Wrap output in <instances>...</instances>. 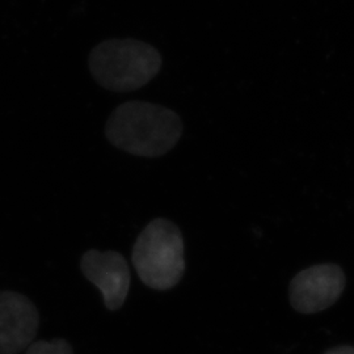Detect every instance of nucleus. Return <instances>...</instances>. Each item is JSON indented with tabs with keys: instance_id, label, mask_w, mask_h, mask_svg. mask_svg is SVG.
Wrapping results in <instances>:
<instances>
[{
	"instance_id": "obj_1",
	"label": "nucleus",
	"mask_w": 354,
	"mask_h": 354,
	"mask_svg": "<svg viewBox=\"0 0 354 354\" xmlns=\"http://www.w3.org/2000/svg\"><path fill=\"white\" fill-rule=\"evenodd\" d=\"M108 140L122 151L158 158L171 151L183 136V124L174 111L147 102L121 104L106 121Z\"/></svg>"
},
{
	"instance_id": "obj_2",
	"label": "nucleus",
	"mask_w": 354,
	"mask_h": 354,
	"mask_svg": "<svg viewBox=\"0 0 354 354\" xmlns=\"http://www.w3.org/2000/svg\"><path fill=\"white\" fill-rule=\"evenodd\" d=\"M163 64L160 53L134 38L105 39L89 53L91 75L102 88L130 92L149 84Z\"/></svg>"
},
{
	"instance_id": "obj_3",
	"label": "nucleus",
	"mask_w": 354,
	"mask_h": 354,
	"mask_svg": "<svg viewBox=\"0 0 354 354\" xmlns=\"http://www.w3.org/2000/svg\"><path fill=\"white\" fill-rule=\"evenodd\" d=\"M131 260L140 281L150 289L175 288L185 272L181 231L171 221L153 219L137 238Z\"/></svg>"
},
{
	"instance_id": "obj_4",
	"label": "nucleus",
	"mask_w": 354,
	"mask_h": 354,
	"mask_svg": "<svg viewBox=\"0 0 354 354\" xmlns=\"http://www.w3.org/2000/svg\"><path fill=\"white\" fill-rule=\"evenodd\" d=\"M346 285L342 268L319 264L301 270L289 285L292 308L301 314H317L336 304Z\"/></svg>"
},
{
	"instance_id": "obj_5",
	"label": "nucleus",
	"mask_w": 354,
	"mask_h": 354,
	"mask_svg": "<svg viewBox=\"0 0 354 354\" xmlns=\"http://www.w3.org/2000/svg\"><path fill=\"white\" fill-rule=\"evenodd\" d=\"M39 315L33 302L17 291H0V354H19L35 342Z\"/></svg>"
},
{
	"instance_id": "obj_6",
	"label": "nucleus",
	"mask_w": 354,
	"mask_h": 354,
	"mask_svg": "<svg viewBox=\"0 0 354 354\" xmlns=\"http://www.w3.org/2000/svg\"><path fill=\"white\" fill-rule=\"evenodd\" d=\"M80 269L83 276L100 290L108 310L115 311L124 306L130 289V269L121 253L89 250L80 260Z\"/></svg>"
},
{
	"instance_id": "obj_7",
	"label": "nucleus",
	"mask_w": 354,
	"mask_h": 354,
	"mask_svg": "<svg viewBox=\"0 0 354 354\" xmlns=\"http://www.w3.org/2000/svg\"><path fill=\"white\" fill-rule=\"evenodd\" d=\"M24 354H74V351L64 339H55L51 342H33L26 348Z\"/></svg>"
},
{
	"instance_id": "obj_8",
	"label": "nucleus",
	"mask_w": 354,
	"mask_h": 354,
	"mask_svg": "<svg viewBox=\"0 0 354 354\" xmlns=\"http://www.w3.org/2000/svg\"><path fill=\"white\" fill-rule=\"evenodd\" d=\"M324 354H354V346H349V345L336 346V348L329 349Z\"/></svg>"
}]
</instances>
